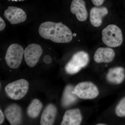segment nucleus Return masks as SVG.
<instances>
[{"instance_id": "9", "label": "nucleus", "mask_w": 125, "mask_h": 125, "mask_svg": "<svg viewBox=\"0 0 125 125\" xmlns=\"http://www.w3.org/2000/svg\"><path fill=\"white\" fill-rule=\"evenodd\" d=\"M4 114L10 125H20L22 122V110L18 104H13L8 106L5 109Z\"/></svg>"}, {"instance_id": "12", "label": "nucleus", "mask_w": 125, "mask_h": 125, "mask_svg": "<svg viewBox=\"0 0 125 125\" xmlns=\"http://www.w3.org/2000/svg\"><path fill=\"white\" fill-rule=\"evenodd\" d=\"M115 56V52L112 48L100 47L95 52L94 60L97 63H109L113 60Z\"/></svg>"}, {"instance_id": "4", "label": "nucleus", "mask_w": 125, "mask_h": 125, "mask_svg": "<svg viewBox=\"0 0 125 125\" xmlns=\"http://www.w3.org/2000/svg\"><path fill=\"white\" fill-rule=\"evenodd\" d=\"M89 60V55L87 52L83 51L77 52L66 65L65 71L70 74H76L87 65Z\"/></svg>"}, {"instance_id": "20", "label": "nucleus", "mask_w": 125, "mask_h": 125, "mask_svg": "<svg viewBox=\"0 0 125 125\" xmlns=\"http://www.w3.org/2000/svg\"><path fill=\"white\" fill-rule=\"evenodd\" d=\"M6 24L4 21L1 17H0V31H1L5 29Z\"/></svg>"}, {"instance_id": "3", "label": "nucleus", "mask_w": 125, "mask_h": 125, "mask_svg": "<svg viewBox=\"0 0 125 125\" xmlns=\"http://www.w3.org/2000/svg\"><path fill=\"white\" fill-rule=\"evenodd\" d=\"M29 83L26 80L20 79L8 84L5 88V91L10 98L20 100L27 94Z\"/></svg>"}, {"instance_id": "22", "label": "nucleus", "mask_w": 125, "mask_h": 125, "mask_svg": "<svg viewBox=\"0 0 125 125\" xmlns=\"http://www.w3.org/2000/svg\"><path fill=\"white\" fill-rule=\"evenodd\" d=\"M5 120L4 115V113L1 111V109L0 110V125H1L4 122Z\"/></svg>"}, {"instance_id": "6", "label": "nucleus", "mask_w": 125, "mask_h": 125, "mask_svg": "<svg viewBox=\"0 0 125 125\" xmlns=\"http://www.w3.org/2000/svg\"><path fill=\"white\" fill-rule=\"evenodd\" d=\"M73 93L79 98L93 99L99 94L98 89L93 83L90 82L79 83L74 88Z\"/></svg>"}, {"instance_id": "8", "label": "nucleus", "mask_w": 125, "mask_h": 125, "mask_svg": "<svg viewBox=\"0 0 125 125\" xmlns=\"http://www.w3.org/2000/svg\"><path fill=\"white\" fill-rule=\"evenodd\" d=\"M4 16L11 24H16L24 22L27 14L22 10L15 6H9L4 12Z\"/></svg>"}, {"instance_id": "21", "label": "nucleus", "mask_w": 125, "mask_h": 125, "mask_svg": "<svg viewBox=\"0 0 125 125\" xmlns=\"http://www.w3.org/2000/svg\"><path fill=\"white\" fill-rule=\"evenodd\" d=\"M43 61L47 64H49L52 62V58L49 55H46L43 58Z\"/></svg>"}, {"instance_id": "24", "label": "nucleus", "mask_w": 125, "mask_h": 125, "mask_svg": "<svg viewBox=\"0 0 125 125\" xmlns=\"http://www.w3.org/2000/svg\"><path fill=\"white\" fill-rule=\"evenodd\" d=\"M13 0L15 1H17V0L21 1V0Z\"/></svg>"}, {"instance_id": "14", "label": "nucleus", "mask_w": 125, "mask_h": 125, "mask_svg": "<svg viewBox=\"0 0 125 125\" xmlns=\"http://www.w3.org/2000/svg\"><path fill=\"white\" fill-rule=\"evenodd\" d=\"M57 114V109L55 105L50 104L43 112L40 118L41 125H53Z\"/></svg>"}, {"instance_id": "17", "label": "nucleus", "mask_w": 125, "mask_h": 125, "mask_svg": "<svg viewBox=\"0 0 125 125\" xmlns=\"http://www.w3.org/2000/svg\"><path fill=\"white\" fill-rule=\"evenodd\" d=\"M42 107V104L41 101L37 99H34L27 108V114L30 118H36L40 114Z\"/></svg>"}, {"instance_id": "1", "label": "nucleus", "mask_w": 125, "mask_h": 125, "mask_svg": "<svg viewBox=\"0 0 125 125\" xmlns=\"http://www.w3.org/2000/svg\"><path fill=\"white\" fill-rule=\"evenodd\" d=\"M39 33L42 37L57 43H67L73 39V34L62 23L47 21L40 24Z\"/></svg>"}, {"instance_id": "19", "label": "nucleus", "mask_w": 125, "mask_h": 125, "mask_svg": "<svg viewBox=\"0 0 125 125\" xmlns=\"http://www.w3.org/2000/svg\"><path fill=\"white\" fill-rule=\"evenodd\" d=\"M105 0H92L93 4L96 6H99L102 5Z\"/></svg>"}, {"instance_id": "15", "label": "nucleus", "mask_w": 125, "mask_h": 125, "mask_svg": "<svg viewBox=\"0 0 125 125\" xmlns=\"http://www.w3.org/2000/svg\"><path fill=\"white\" fill-rule=\"evenodd\" d=\"M125 70L123 67H117L110 69L106 75L109 82L116 84L122 83L125 78Z\"/></svg>"}, {"instance_id": "2", "label": "nucleus", "mask_w": 125, "mask_h": 125, "mask_svg": "<svg viewBox=\"0 0 125 125\" xmlns=\"http://www.w3.org/2000/svg\"><path fill=\"white\" fill-rule=\"evenodd\" d=\"M102 36L103 42L110 47L120 46L123 43L122 31L115 25H109L105 27L102 31Z\"/></svg>"}, {"instance_id": "16", "label": "nucleus", "mask_w": 125, "mask_h": 125, "mask_svg": "<svg viewBox=\"0 0 125 125\" xmlns=\"http://www.w3.org/2000/svg\"><path fill=\"white\" fill-rule=\"evenodd\" d=\"M74 89L73 87L70 85H67L65 88L62 99L63 106L67 107L76 102L78 97L73 93Z\"/></svg>"}, {"instance_id": "23", "label": "nucleus", "mask_w": 125, "mask_h": 125, "mask_svg": "<svg viewBox=\"0 0 125 125\" xmlns=\"http://www.w3.org/2000/svg\"><path fill=\"white\" fill-rule=\"evenodd\" d=\"M97 125H106L105 124H103V123H99L98 124H97Z\"/></svg>"}, {"instance_id": "5", "label": "nucleus", "mask_w": 125, "mask_h": 125, "mask_svg": "<svg viewBox=\"0 0 125 125\" xmlns=\"http://www.w3.org/2000/svg\"><path fill=\"white\" fill-rule=\"evenodd\" d=\"M24 53V49L20 45L13 43L10 45L5 57L7 65L11 69L18 68L22 61Z\"/></svg>"}, {"instance_id": "13", "label": "nucleus", "mask_w": 125, "mask_h": 125, "mask_svg": "<svg viewBox=\"0 0 125 125\" xmlns=\"http://www.w3.org/2000/svg\"><path fill=\"white\" fill-rule=\"evenodd\" d=\"M108 14L105 7H93L90 11V21L94 27H98L102 24L103 18Z\"/></svg>"}, {"instance_id": "18", "label": "nucleus", "mask_w": 125, "mask_h": 125, "mask_svg": "<svg viewBox=\"0 0 125 125\" xmlns=\"http://www.w3.org/2000/svg\"><path fill=\"white\" fill-rule=\"evenodd\" d=\"M115 113L117 116L120 117H125V97L120 101L116 106Z\"/></svg>"}, {"instance_id": "7", "label": "nucleus", "mask_w": 125, "mask_h": 125, "mask_svg": "<svg viewBox=\"0 0 125 125\" xmlns=\"http://www.w3.org/2000/svg\"><path fill=\"white\" fill-rule=\"evenodd\" d=\"M42 49L40 45L32 43L28 45L24 50V56L27 65L30 67L35 66L42 53Z\"/></svg>"}, {"instance_id": "11", "label": "nucleus", "mask_w": 125, "mask_h": 125, "mask_svg": "<svg viewBox=\"0 0 125 125\" xmlns=\"http://www.w3.org/2000/svg\"><path fill=\"white\" fill-rule=\"evenodd\" d=\"M82 121V115L79 109H69L65 113L61 125H80Z\"/></svg>"}, {"instance_id": "10", "label": "nucleus", "mask_w": 125, "mask_h": 125, "mask_svg": "<svg viewBox=\"0 0 125 125\" xmlns=\"http://www.w3.org/2000/svg\"><path fill=\"white\" fill-rule=\"evenodd\" d=\"M70 10L72 14L75 15L79 21L83 22L87 19L88 14L84 0H73Z\"/></svg>"}]
</instances>
